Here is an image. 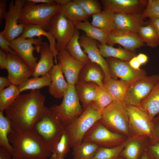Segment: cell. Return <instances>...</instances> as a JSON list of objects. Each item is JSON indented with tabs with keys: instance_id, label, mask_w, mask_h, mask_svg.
<instances>
[{
	"instance_id": "1",
	"label": "cell",
	"mask_w": 159,
	"mask_h": 159,
	"mask_svg": "<svg viewBox=\"0 0 159 159\" xmlns=\"http://www.w3.org/2000/svg\"><path fill=\"white\" fill-rule=\"evenodd\" d=\"M45 100L39 90L20 94L4 111L13 130L22 131L33 129L36 122L47 108L44 105Z\"/></svg>"
},
{
	"instance_id": "2",
	"label": "cell",
	"mask_w": 159,
	"mask_h": 159,
	"mask_svg": "<svg viewBox=\"0 0 159 159\" xmlns=\"http://www.w3.org/2000/svg\"><path fill=\"white\" fill-rule=\"evenodd\" d=\"M12 146L13 157L16 159H32L50 157L51 150L33 129L18 131L13 130L8 136Z\"/></svg>"
},
{
	"instance_id": "3",
	"label": "cell",
	"mask_w": 159,
	"mask_h": 159,
	"mask_svg": "<svg viewBox=\"0 0 159 159\" xmlns=\"http://www.w3.org/2000/svg\"><path fill=\"white\" fill-rule=\"evenodd\" d=\"M127 104L124 100L114 101L103 110L100 120L111 131L131 137Z\"/></svg>"
},
{
	"instance_id": "4",
	"label": "cell",
	"mask_w": 159,
	"mask_h": 159,
	"mask_svg": "<svg viewBox=\"0 0 159 159\" xmlns=\"http://www.w3.org/2000/svg\"><path fill=\"white\" fill-rule=\"evenodd\" d=\"M60 105H53L49 108L65 127L79 117L84 110L80 103L75 85L69 84Z\"/></svg>"
},
{
	"instance_id": "5",
	"label": "cell",
	"mask_w": 159,
	"mask_h": 159,
	"mask_svg": "<svg viewBox=\"0 0 159 159\" xmlns=\"http://www.w3.org/2000/svg\"><path fill=\"white\" fill-rule=\"evenodd\" d=\"M60 6L58 4H37L26 0L21 11L18 23L39 25L47 29L49 21L58 13Z\"/></svg>"
},
{
	"instance_id": "6",
	"label": "cell",
	"mask_w": 159,
	"mask_h": 159,
	"mask_svg": "<svg viewBox=\"0 0 159 159\" xmlns=\"http://www.w3.org/2000/svg\"><path fill=\"white\" fill-rule=\"evenodd\" d=\"M65 128L61 121L47 108L35 122L33 129L50 150L58 142Z\"/></svg>"
},
{
	"instance_id": "7",
	"label": "cell",
	"mask_w": 159,
	"mask_h": 159,
	"mask_svg": "<svg viewBox=\"0 0 159 159\" xmlns=\"http://www.w3.org/2000/svg\"><path fill=\"white\" fill-rule=\"evenodd\" d=\"M101 117L102 114L91 103L79 117L66 127L70 137L71 147L82 142L86 133Z\"/></svg>"
},
{
	"instance_id": "8",
	"label": "cell",
	"mask_w": 159,
	"mask_h": 159,
	"mask_svg": "<svg viewBox=\"0 0 159 159\" xmlns=\"http://www.w3.org/2000/svg\"><path fill=\"white\" fill-rule=\"evenodd\" d=\"M127 110L131 137H147L150 140L153 136V126L148 114L139 106L127 105Z\"/></svg>"
},
{
	"instance_id": "9",
	"label": "cell",
	"mask_w": 159,
	"mask_h": 159,
	"mask_svg": "<svg viewBox=\"0 0 159 159\" xmlns=\"http://www.w3.org/2000/svg\"><path fill=\"white\" fill-rule=\"evenodd\" d=\"M76 29L72 22L59 12L51 18L47 28L57 40L56 47L58 52L65 49Z\"/></svg>"
},
{
	"instance_id": "10",
	"label": "cell",
	"mask_w": 159,
	"mask_h": 159,
	"mask_svg": "<svg viewBox=\"0 0 159 159\" xmlns=\"http://www.w3.org/2000/svg\"><path fill=\"white\" fill-rule=\"evenodd\" d=\"M125 136L111 131L100 120L87 132L83 141L92 143L100 147L111 148L122 143L126 140Z\"/></svg>"
},
{
	"instance_id": "11",
	"label": "cell",
	"mask_w": 159,
	"mask_h": 159,
	"mask_svg": "<svg viewBox=\"0 0 159 159\" xmlns=\"http://www.w3.org/2000/svg\"><path fill=\"white\" fill-rule=\"evenodd\" d=\"M159 81V75L145 76L132 82L128 88L124 100L127 105L140 106Z\"/></svg>"
},
{
	"instance_id": "12",
	"label": "cell",
	"mask_w": 159,
	"mask_h": 159,
	"mask_svg": "<svg viewBox=\"0 0 159 159\" xmlns=\"http://www.w3.org/2000/svg\"><path fill=\"white\" fill-rule=\"evenodd\" d=\"M26 2L25 0L11 1L4 16L5 26L2 32L6 39L10 42L19 37L23 32L24 25L19 24L18 21Z\"/></svg>"
},
{
	"instance_id": "13",
	"label": "cell",
	"mask_w": 159,
	"mask_h": 159,
	"mask_svg": "<svg viewBox=\"0 0 159 159\" xmlns=\"http://www.w3.org/2000/svg\"><path fill=\"white\" fill-rule=\"evenodd\" d=\"M11 43L10 48L34 72L37 63L38 57H34L33 52L36 50L37 52L39 53L40 47L44 43L42 38L26 39L19 37Z\"/></svg>"
},
{
	"instance_id": "14",
	"label": "cell",
	"mask_w": 159,
	"mask_h": 159,
	"mask_svg": "<svg viewBox=\"0 0 159 159\" xmlns=\"http://www.w3.org/2000/svg\"><path fill=\"white\" fill-rule=\"evenodd\" d=\"M109 72L111 78L126 82H132L146 76L144 70H136L129 65L128 62L124 61L113 58H107Z\"/></svg>"
},
{
	"instance_id": "15",
	"label": "cell",
	"mask_w": 159,
	"mask_h": 159,
	"mask_svg": "<svg viewBox=\"0 0 159 159\" xmlns=\"http://www.w3.org/2000/svg\"><path fill=\"white\" fill-rule=\"evenodd\" d=\"M7 78L17 86L32 76L33 71L26 63L16 54L6 53Z\"/></svg>"
},
{
	"instance_id": "16",
	"label": "cell",
	"mask_w": 159,
	"mask_h": 159,
	"mask_svg": "<svg viewBox=\"0 0 159 159\" xmlns=\"http://www.w3.org/2000/svg\"><path fill=\"white\" fill-rule=\"evenodd\" d=\"M115 44H120L124 49L131 52L145 45L137 33L114 29L108 33L106 44L112 46Z\"/></svg>"
},
{
	"instance_id": "17",
	"label": "cell",
	"mask_w": 159,
	"mask_h": 159,
	"mask_svg": "<svg viewBox=\"0 0 159 159\" xmlns=\"http://www.w3.org/2000/svg\"><path fill=\"white\" fill-rule=\"evenodd\" d=\"M63 73L69 84L75 85L85 64L72 57L66 49L59 52L57 57Z\"/></svg>"
},
{
	"instance_id": "18",
	"label": "cell",
	"mask_w": 159,
	"mask_h": 159,
	"mask_svg": "<svg viewBox=\"0 0 159 159\" xmlns=\"http://www.w3.org/2000/svg\"><path fill=\"white\" fill-rule=\"evenodd\" d=\"M104 9L115 13L132 14L141 13L147 4L143 0H102Z\"/></svg>"
},
{
	"instance_id": "19",
	"label": "cell",
	"mask_w": 159,
	"mask_h": 159,
	"mask_svg": "<svg viewBox=\"0 0 159 159\" xmlns=\"http://www.w3.org/2000/svg\"><path fill=\"white\" fill-rule=\"evenodd\" d=\"M79 42L83 51L90 60L101 68L105 74L104 79L111 77L107 62L100 53L95 40L83 34L80 36Z\"/></svg>"
},
{
	"instance_id": "20",
	"label": "cell",
	"mask_w": 159,
	"mask_h": 159,
	"mask_svg": "<svg viewBox=\"0 0 159 159\" xmlns=\"http://www.w3.org/2000/svg\"><path fill=\"white\" fill-rule=\"evenodd\" d=\"M142 13H115L114 22L115 29L137 33L140 28L145 25Z\"/></svg>"
},
{
	"instance_id": "21",
	"label": "cell",
	"mask_w": 159,
	"mask_h": 159,
	"mask_svg": "<svg viewBox=\"0 0 159 159\" xmlns=\"http://www.w3.org/2000/svg\"><path fill=\"white\" fill-rule=\"evenodd\" d=\"M51 83L49 87V94L55 98L63 97L68 83L65 80L60 64L54 65L49 72Z\"/></svg>"
},
{
	"instance_id": "22",
	"label": "cell",
	"mask_w": 159,
	"mask_h": 159,
	"mask_svg": "<svg viewBox=\"0 0 159 159\" xmlns=\"http://www.w3.org/2000/svg\"><path fill=\"white\" fill-rule=\"evenodd\" d=\"M39 53L40 58L33 72V77L46 75L49 74L54 65V56L49 44L47 42H44L40 46Z\"/></svg>"
},
{
	"instance_id": "23",
	"label": "cell",
	"mask_w": 159,
	"mask_h": 159,
	"mask_svg": "<svg viewBox=\"0 0 159 159\" xmlns=\"http://www.w3.org/2000/svg\"><path fill=\"white\" fill-rule=\"evenodd\" d=\"M105 77L104 73L100 67L90 61L82 69L78 81L86 83H93L102 87Z\"/></svg>"
},
{
	"instance_id": "24",
	"label": "cell",
	"mask_w": 159,
	"mask_h": 159,
	"mask_svg": "<svg viewBox=\"0 0 159 159\" xmlns=\"http://www.w3.org/2000/svg\"><path fill=\"white\" fill-rule=\"evenodd\" d=\"M41 36L46 37L49 40L50 49L54 56V62L55 64H57V57L58 52L56 49L55 39L49 32L46 31L42 26L33 24L24 25L22 33L19 37L24 38H34L35 37H40Z\"/></svg>"
},
{
	"instance_id": "25",
	"label": "cell",
	"mask_w": 159,
	"mask_h": 159,
	"mask_svg": "<svg viewBox=\"0 0 159 159\" xmlns=\"http://www.w3.org/2000/svg\"><path fill=\"white\" fill-rule=\"evenodd\" d=\"M60 13L75 25L77 23L87 20L89 16L82 8L74 0L63 6H60Z\"/></svg>"
},
{
	"instance_id": "26",
	"label": "cell",
	"mask_w": 159,
	"mask_h": 159,
	"mask_svg": "<svg viewBox=\"0 0 159 159\" xmlns=\"http://www.w3.org/2000/svg\"><path fill=\"white\" fill-rule=\"evenodd\" d=\"M144 139L134 137L129 138L120 155L125 159H140L147 148L144 146Z\"/></svg>"
},
{
	"instance_id": "27",
	"label": "cell",
	"mask_w": 159,
	"mask_h": 159,
	"mask_svg": "<svg viewBox=\"0 0 159 159\" xmlns=\"http://www.w3.org/2000/svg\"><path fill=\"white\" fill-rule=\"evenodd\" d=\"M103 83L114 101H121L124 100L127 90L132 82L110 77L104 79Z\"/></svg>"
},
{
	"instance_id": "28",
	"label": "cell",
	"mask_w": 159,
	"mask_h": 159,
	"mask_svg": "<svg viewBox=\"0 0 159 159\" xmlns=\"http://www.w3.org/2000/svg\"><path fill=\"white\" fill-rule=\"evenodd\" d=\"M96 86L94 83H86L79 81L75 84L76 91L84 110L94 100Z\"/></svg>"
},
{
	"instance_id": "29",
	"label": "cell",
	"mask_w": 159,
	"mask_h": 159,
	"mask_svg": "<svg viewBox=\"0 0 159 159\" xmlns=\"http://www.w3.org/2000/svg\"><path fill=\"white\" fill-rule=\"evenodd\" d=\"M148 115L151 119L159 114V81L139 106Z\"/></svg>"
},
{
	"instance_id": "30",
	"label": "cell",
	"mask_w": 159,
	"mask_h": 159,
	"mask_svg": "<svg viewBox=\"0 0 159 159\" xmlns=\"http://www.w3.org/2000/svg\"><path fill=\"white\" fill-rule=\"evenodd\" d=\"M100 53L103 57L113 58L120 60L129 62L136 56L134 52L128 51L119 47L115 48L106 44H100L98 46Z\"/></svg>"
},
{
	"instance_id": "31",
	"label": "cell",
	"mask_w": 159,
	"mask_h": 159,
	"mask_svg": "<svg viewBox=\"0 0 159 159\" xmlns=\"http://www.w3.org/2000/svg\"><path fill=\"white\" fill-rule=\"evenodd\" d=\"M75 26L76 29L84 31L87 37L97 40L101 44H107L108 33L93 26L87 20L77 23Z\"/></svg>"
},
{
	"instance_id": "32",
	"label": "cell",
	"mask_w": 159,
	"mask_h": 159,
	"mask_svg": "<svg viewBox=\"0 0 159 159\" xmlns=\"http://www.w3.org/2000/svg\"><path fill=\"white\" fill-rule=\"evenodd\" d=\"M115 13L104 9L99 13L92 15L91 24L99 29L104 30L108 33L115 29L114 17Z\"/></svg>"
},
{
	"instance_id": "33",
	"label": "cell",
	"mask_w": 159,
	"mask_h": 159,
	"mask_svg": "<svg viewBox=\"0 0 159 159\" xmlns=\"http://www.w3.org/2000/svg\"><path fill=\"white\" fill-rule=\"evenodd\" d=\"M80 32L76 29L74 33L65 49L75 59L86 64L90 61L87 55L82 49L79 42Z\"/></svg>"
},
{
	"instance_id": "34",
	"label": "cell",
	"mask_w": 159,
	"mask_h": 159,
	"mask_svg": "<svg viewBox=\"0 0 159 159\" xmlns=\"http://www.w3.org/2000/svg\"><path fill=\"white\" fill-rule=\"evenodd\" d=\"M100 147L89 142L83 141L74 145L73 159H92Z\"/></svg>"
},
{
	"instance_id": "35",
	"label": "cell",
	"mask_w": 159,
	"mask_h": 159,
	"mask_svg": "<svg viewBox=\"0 0 159 159\" xmlns=\"http://www.w3.org/2000/svg\"><path fill=\"white\" fill-rule=\"evenodd\" d=\"M21 93L18 86L13 84L0 91V111L4 112L8 108Z\"/></svg>"
},
{
	"instance_id": "36",
	"label": "cell",
	"mask_w": 159,
	"mask_h": 159,
	"mask_svg": "<svg viewBox=\"0 0 159 159\" xmlns=\"http://www.w3.org/2000/svg\"><path fill=\"white\" fill-rule=\"evenodd\" d=\"M138 37L144 44L153 48L159 45V36L150 24L141 27L137 32Z\"/></svg>"
},
{
	"instance_id": "37",
	"label": "cell",
	"mask_w": 159,
	"mask_h": 159,
	"mask_svg": "<svg viewBox=\"0 0 159 159\" xmlns=\"http://www.w3.org/2000/svg\"><path fill=\"white\" fill-rule=\"evenodd\" d=\"M13 130L9 120L0 111V146L8 150L13 156V148L9 142L8 136Z\"/></svg>"
},
{
	"instance_id": "38",
	"label": "cell",
	"mask_w": 159,
	"mask_h": 159,
	"mask_svg": "<svg viewBox=\"0 0 159 159\" xmlns=\"http://www.w3.org/2000/svg\"><path fill=\"white\" fill-rule=\"evenodd\" d=\"M113 101L112 97L104 85L100 87L97 85L95 97L91 103L96 109L102 114L104 109Z\"/></svg>"
},
{
	"instance_id": "39",
	"label": "cell",
	"mask_w": 159,
	"mask_h": 159,
	"mask_svg": "<svg viewBox=\"0 0 159 159\" xmlns=\"http://www.w3.org/2000/svg\"><path fill=\"white\" fill-rule=\"evenodd\" d=\"M51 83V79L49 74L41 77L29 78L18 86L21 92L27 90H39L45 87H49Z\"/></svg>"
},
{
	"instance_id": "40",
	"label": "cell",
	"mask_w": 159,
	"mask_h": 159,
	"mask_svg": "<svg viewBox=\"0 0 159 159\" xmlns=\"http://www.w3.org/2000/svg\"><path fill=\"white\" fill-rule=\"evenodd\" d=\"M128 139L121 144L114 147H100L92 159H116L120 155L122 150L127 144Z\"/></svg>"
},
{
	"instance_id": "41",
	"label": "cell",
	"mask_w": 159,
	"mask_h": 159,
	"mask_svg": "<svg viewBox=\"0 0 159 159\" xmlns=\"http://www.w3.org/2000/svg\"><path fill=\"white\" fill-rule=\"evenodd\" d=\"M70 145V139L65 128L63 130L58 142L51 149L52 154L64 158L68 153Z\"/></svg>"
},
{
	"instance_id": "42",
	"label": "cell",
	"mask_w": 159,
	"mask_h": 159,
	"mask_svg": "<svg viewBox=\"0 0 159 159\" xmlns=\"http://www.w3.org/2000/svg\"><path fill=\"white\" fill-rule=\"evenodd\" d=\"M89 16L101 12V6L97 0H74Z\"/></svg>"
},
{
	"instance_id": "43",
	"label": "cell",
	"mask_w": 159,
	"mask_h": 159,
	"mask_svg": "<svg viewBox=\"0 0 159 159\" xmlns=\"http://www.w3.org/2000/svg\"><path fill=\"white\" fill-rule=\"evenodd\" d=\"M142 13L144 18H159V0H148L147 6Z\"/></svg>"
},
{
	"instance_id": "44",
	"label": "cell",
	"mask_w": 159,
	"mask_h": 159,
	"mask_svg": "<svg viewBox=\"0 0 159 159\" xmlns=\"http://www.w3.org/2000/svg\"><path fill=\"white\" fill-rule=\"evenodd\" d=\"M153 126V131L152 139L150 140L151 143H159V115L152 120Z\"/></svg>"
},
{
	"instance_id": "45",
	"label": "cell",
	"mask_w": 159,
	"mask_h": 159,
	"mask_svg": "<svg viewBox=\"0 0 159 159\" xmlns=\"http://www.w3.org/2000/svg\"><path fill=\"white\" fill-rule=\"evenodd\" d=\"M11 42L8 41L3 36L2 32H0V47L6 53L16 54V52L10 47Z\"/></svg>"
},
{
	"instance_id": "46",
	"label": "cell",
	"mask_w": 159,
	"mask_h": 159,
	"mask_svg": "<svg viewBox=\"0 0 159 159\" xmlns=\"http://www.w3.org/2000/svg\"><path fill=\"white\" fill-rule=\"evenodd\" d=\"M147 150L151 159H159V143L150 144Z\"/></svg>"
},
{
	"instance_id": "47",
	"label": "cell",
	"mask_w": 159,
	"mask_h": 159,
	"mask_svg": "<svg viewBox=\"0 0 159 159\" xmlns=\"http://www.w3.org/2000/svg\"><path fill=\"white\" fill-rule=\"evenodd\" d=\"M7 64L6 53L0 49V68L1 69H6Z\"/></svg>"
},
{
	"instance_id": "48",
	"label": "cell",
	"mask_w": 159,
	"mask_h": 159,
	"mask_svg": "<svg viewBox=\"0 0 159 159\" xmlns=\"http://www.w3.org/2000/svg\"><path fill=\"white\" fill-rule=\"evenodd\" d=\"M11 153L5 148L0 146V159H12Z\"/></svg>"
},
{
	"instance_id": "49",
	"label": "cell",
	"mask_w": 159,
	"mask_h": 159,
	"mask_svg": "<svg viewBox=\"0 0 159 159\" xmlns=\"http://www.w3.org/2000/svg\"><path fill=\"white\" fill-rule=\"evenodd\" d=\"M7 1L6 0H0V22H1L6 12Z\"/></svg>"
},
{
	"instance_id": "50",
	"label": "cell",
	"mask_w": 159,
	"mask_h": 159,
	"mask_svg": "<svg viewBox=\"0 0 159 159\" xmlns=\"http://www.w3.org/2000/svg\"><path fill=\"white\" fill-rule=\"evenodd\" d=\"M130 66L133 69L136 70H139L140 69V66H141L138 61L136 56L132 58L128 62Z\"/></svg>"
},
{
	"instance_id": "51",
	"label": "cell",
	"mask_w": 159,
	"mask_h": 159,
	"mask_svg": "<svg viewBox=\"0 0 159 159\" xmlns=\"http://www.w3.org/2000/svg\"><path fill=\"white\" fill-rule=\"evenodd\" d=\"M12 84L11 81L7 78L2 77H0V91L4 89L6 86H9Z\"/></svg>"
},
{
	"instance_id": "52",
	"label": "cell",
	"mask_w": 159,
	"mask_h": 159,
	"mask_svg": "<svg viewBox=\"0 0 159 159\" xmlns=\"http://www.w3.org/2000/svg\"><path fill=\"white\" fill-rule=\"evenodd\" d=\"M34 4H46L51 5L57 4L54 0H29Z\"/></svg>"
},
{
	"instance_id": "53",
	"label": "cell",
	"mask_w": 159,
	"mask_h": 159,
	"mask_svg": "<svg viewBox=\"0 0 159 159\" xmlns=\"http://www.w3.org/2000/svg\"><path fill=\"white\" fill-rule=\"evenodd\" d=\"M153 26L159 36V18L150 19L149 22Z\"/></svg>"
},
{
	"instance_id": "54",
	"label": "cell",
	"mask_w": 159,
	"mask_h": 159,
	"mask_svg": "<svg viewBox=\"0 0 159 159\" xmlns=\"http://www.w3.org/2000/svg\"><path fill=\"white\" fill-rule=\"evenodd\" d=\"M136 57L141 65L146 63L148 60V57L144 54L140 53Z\"/></svg>"
},
{
	"instance_id": "55",
	"label": "cell",
	"mask_w": 159,
	"mask_h": 159,
	"mask_svg": "<svg viewBox=\"0 0 159 159\" xmlns=\"http://www.w3.org/2000/svg\"><path fill=\"white\" fill-rule=\"evenodd\" d=\"M54 1L57 4L60 6L65 5L71 1L70 0H54Z\"/></svg>"
},
{
	"instance_id": "56",
	"label": "cell",
	"mask_w": 159,
	"mask_h": 159,
	"mask_svg": "<svg viewBox=\"0 0 159 159\" xmlns=\"http://www.w3.org/2000/svg\"><path fill=\"white\" fill-rule=\"evenodd\" d=\"M140 159H151L146 150L144 152Z\"/></svg>"
},
{
	"instance_id": "57",
	"label": "cell",
	"mask_w": 159,
	"mask_h": 159,
	"mask_svg": "<svg viewBox=\"0 0 159 159\" xmlns=\"http://www.w3.org/2000/svg\"><path fill=\"white\" fill-rule=\"evenodd\" d=\"M49 159H64V158L61 157L56 154H52Z\"/></svg>"
},
{
	"instance_id": "58",
	"label": "cell",
	"mask_w": 159,
	"mask_h": 159,
	"mask_svg": "<svg viewBox=\"0 0 159 159\" xmlns=\"http://www.w3.org/2000/svg\"><path fill=\"white\" fill-rule=\"evenodd\" d=\"M116 159H125L124 158L120 155Z\"/></svg>"
},
{
	"instance_id": "59",
	"label": "cell",
	"mask_w": 159,
	"mask_h": 159,
	"mask_svg": "<svg viewBox=\"0 0 159 159\" xmlns=\"http://www.w3.org/2000/svg\"><path fill=\"white\" fill-rule=\"evenodd\" d=\"M32 159H48V158H37Z\"/></svg>"
},
{
	"instance_id": "60",
	"label": "cell",
	"mask_w": 159,
	"mask_h": 159,
	"mask_svg": "<svg viewBox=\"0 0 159 159\" xmlns=\"http://www.w3.org/2000/svg\"><path fill=\"white\" fill-rule=\"evenodd\" d=\"M12 159H16V158H15L13 157V158H12Z\"/></svg>"
}]
</instances>
